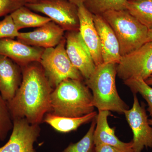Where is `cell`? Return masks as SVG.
<instances>
[{
	"instance_id": "31",
	"label": "cell",
	"mask_w": 152,
	"mask_h": 152,
	"mask_svg": "<svg viewBox=\"0 0 152 152\" xmlns=\"http://www.w3.org/2000/svg\"><path fill=\"white\" fill-rule=\"evenodd\" d=\"M151 118L150 119H148V122L150 126H152V116H151Z\"/></svg>"
},
{
	"instance_id": "30",
	"label": "cell",
	"mask_w": 152,
	"mask_h": 152,
	"mask_svg": "<svg viewBox=\"0 0 152 152\" xmlns=\"http://www.w3.org/2000/svg\"><path fill=\"white\" fill-rule=\"evenodd\" d=\"M26 3H27L34 2H36V1H37V0H26Z\"/></svg>"
},
{
	"instance_id": "23",
	"label": "cell",
	"mask_w": 152,
	"mask_h": 152,
	"mask_svg": "<svg viewBox=\"0 0 152 152\" xmlns=\"http://www.w3.org/2000/svg\"><path fill=\"white\" fill-rule=\"evenodd\" d=\"M13 121L7 101L0 94V140H5L9 132L12 129Z\"/></svg>"
},
{
	"instance_id": "18",
	"label": "cell",
	"mask_w": 152,
	"mask_h": 152,
	"mask_svg": "<svg viewBox=\"0 0 152 152\" xmlns=\"http://www.w3.org/2000/svg\"><path fill=\"white\" fill-rule=\"evenodd\" d=\"M18 30L38 28L51 21L47 16L35 13L25 6L20 7L10 14Z\"/></svg>"
},
{
	"instance_id": "24",
	"label": "cell",
	"mask_w": 152,
	"mask_h": 152,
	"mask_svg": "<svg viewBox=\"0 0 152 152\" xmlns=\"http://www.w3.org/2000/svg\"><path fill=\"white\" fill-rule=\"evenodd\" d=\"M20 33L10 15L0 20V39H14L18 37Z\"/></svg>"
},
{
	"instance_id": "8",
	"label": "cell",
	"mask_w": 152,
	"mask_h": 152,
	"mask_svg": "<svg viewBox=\"0 0 152 152\" xmlns=\"http://www.w3.org/2000/svg\"><path fill=\"white\" fill-rule=\"evenodd\" d=\"M124 114L132 131L133 151L142 152L145 148H152V128L149 124L145 104H140L136 94L132 107Z\"/></svg>"
},
{
	"instance_id": "19",
	"label": "cell",
	"mask_w": 152,
	"mask_h": 152,
	"mask_svg": "<svg viewBox=\"0 0 152 152\" xmlns=\"http://www.w3.org/2000/svg\"><path fill=\"white\" fill-rule=\"evenodd\" d=\"M126 10L148 29L152 28V0H128Z\"/></svg>"
},
{
	"instance_id": "20",
	"label": "cell",
	"mask_w": 152,
	"mask_h": 152,
	"mask_svg": "<svg viewBox=\"0 0 152 152\" xmlns=\"http://www.w3.org/2000/svg\"><path fill=\"white\" fill-rule=\"evenodd\" d=\"M128 0H84L83 4L93 15L102 16L110 11L126 10Z\"/></svg>"
},
{
	"instance_id": "6",
	"label": "cell",
	"mask_w": 152,
	"mask_h": 152,
	"mask_svg": "<svg viewBox=\"0 0 152 152\" xmlns=\"http://www.w3.org/2000/svg\"><path fill=\"white\" fill-rule=\"evenodd\" d=\"M25 6L45 15L64 31H79L78 7L68 0H37Z\"/></svg>"
},
{
	"instance_id": "1",
	"label": "cell",
	"mask_w": 152,
	"mask_h": 152,
	"mask_svg": "<svg viewBox=\"0 0 152 152\" xmlns=\"http://www.w3.org/2000/svg\"><path fill=\"white\" fill-rule=\"evenodd\" d=\"M22 80L15 95L7 102L12 120L24 118L31 124L39 125L51 112L52 88L39 62L21 67Z\"/></svg>"
},
{
	"instance_id": "3",
	"label": "cell",
	"mask_w": 152,
	"mask_h": 152,
	"mask_svg": "<svg viewBox=\"0 0 152 152\" xmlns=\"http://www.w3.org/2000/svg\"><path fill=\"white\" fill-rule=\"evenodd\" d=\"M117 64L103 63L97 66L86 83L92 92L93 104L99 111L124 114L129 107L117 91L115 79Z\"/></svg>"
},
{
	"instance_id": "2",
	"label": "cell",
	"mask_w": 152,
	"mask_h": 152,
	"mask_svg": "<svg viewBox=\"0 0 152 152\" xmlns=\"http://www.w3.org/2000/svg\"><path fill=\"white\" fill-rule=\"evenodd\" d=\"M52 114L78 118L94 110L92 94L83 80L67 79L53 90L51 96Z\"/></svg>"
},
{
	"instance_id": "26",
	"label": "cell",
	"mask_w": 152,
	"mask_h": 152,
	"mask_svg": "<svg viewBox=\"0 0 152 152\" xmlns=\"http://www.w3.org/2000/svg\"><path fill=\"white\" fill-rule=\"evenodd\" d=\"M96 152H125L112 146L102 145L96 147Z\"/></svg>"
},
{
	"instance_id": "17",
	"label": "cell",
	"mask_w": 152,
	"mask_h": 152,
	"mask_svg": "<svg viewBox=\"0 0 152 152\" xmlns=\"http://www.w3.org/2000/svg\"><path fill=\"white\" fill-rule=\"evenodd\" d=\"M97 116V113L95 111L78 118L60 116L50 113L45 115L43 121L56 131L65 133L76 130L81 125L92 121Z\"/></svg>"
},
{
	"instance_id": "28",
	"label": "cell",
	"mask_w": 152,
	"mask_h": 152,
	"mask_svg": "<svg viewBox=\"0 0 152 152\" xmlns=\"http://www.w3.org/2000/svg\"><path fill=\"white\" fill-rule=\"evenodd\" d=\"M150 42H152V28L148 31L146 43Z\"/></svg>"
},
{
	"instance_id": "15",
	"label": "cell",
	"mask_w": 152,
	"mask_h": 152,
	"mask_svg": "<svg viewBox=\"0 0 152 152\" xmlns=\"http://www.w3.org/2000/svg\"><path fill=\"white\" fill-rule=\"evenodd\" d=\"M22 80L21 67L7 57L0 56V94L5 100L14 97Z\"/></svg>"
},
{
	"instance_id": "12",
	"label": "cell",
	"mask_w": 152,
	"mask_h": 152,
	"mask_svg": "<svg viewBox=\"0 0 152 152\" xmlns=\"http://www.w3.org/2000/svg\"><path fill=\"white\" fill-rule=\"evenodd\" d=\"M45 49L31 46L14 39H0V56L7 57L21 67L39 62Z\"/></svg>"
},
{
	"instance_id": "27",
	"label": "cell",
	"mask_w": 152,
	"mask_h": 152,
	"mask_svg": "<svg viewBox=\"0 0 152 152\" xmlns=\"http://www.w3.org/2000/svg\"><path fill=\"white\" fill-rule=\"evenodd\" d=\"M68 1L78 7H80L82 4H83L84 1V0H68Z\"/></svg>"
},
{
	"instance_id": "5",
	"label": "cell",
	"mask_w": 152,
	"mask_h": 152,
	"mask_svg": "<svg viewBox=\"0 0 152 152\" xmlns=\"http://www.w3.org/2000/svg\"><path fill=\"white\" fill-rule=\"evenodd\" d=\"M64 37L56 46L45 49L39 63L53 88L67 79L83 80L81 74L72 64L66 48Z\"/></svg>"
},
{
	"instance_id": "14",
	"label": "cell",
	"mask_w": 152,
	"mask_h": 152,
	"mask_svg": "<svg viewBox=\"0 0 152 152\" xmlns=\"http://www.w3.org/2000/svg\"><path fill=\"white\" fill-rule=\"evenodd\" d=\"M94 23L100 40L104 63L120 62L119 43L113 30L103 17L93 15Z\"/></svg>"
},
{
	"instance_id": "22",
	"label": "cell",
	"mask_w": 152,
	"mask_h": 152,
	"mask_svg": "<svg viewBox=\"0 0 152 152\" xmlns=\"http://www.w3.org/2000/svg\"><path fill=\"white\" fill-rule=\"evenodd\" d=\"M124 82L134 94L139 93L146 101L148 105V111L150 115L152 116V88L140 78L129 79Z\"/></svg>"
},
{
	"instance_id": "9",
	"label": "cell",
	"mask_w": 152,
	"mask_h": 152,
	"mask_svg": "<svg viewBox=\"0 0 152 152\" xmlns=\"http://www.w3.org/2000/svg\"><path fill=\"white\" fill-rule=\"evenodd\" d=\"M12 131L7 142L0 152H37L34 144L40 136L39 125L31 124L25 119H14Z\"/></svg>"
},
{
	"instance_id": "25",
	"label": "cell",
	"mask_w": 152,
	"mask_h": 152,
	"mask_svg": "<svg viewBox=\"0 0 152 152\" xmlns=\"http://www.w3.org/2000/svg\"><path fill=\"white\" fill-rule=\"evenodd\" d=\"M26 3V0H0V18L10 15Z\"/></svg>"
},
{
	"instance_id": "16",
	"label": "cell",
	"mask_w": 152,
	"mask_h": 152,
	"mask_svg": "<svg viewBox=\"0 0 152 152\" xmlns=\"http://www.w3.org/2000/svg\"><path fill=\"white\" fill-rule=\"evenodd\" d=\"M110 115V111H99L94 135L96 147L102 145H109L125 152H134L132 141L128 143L121 141L115 134V128H111L109 126L107 119Z\"/></svg>"
},
{
	"instance_id": "13",
	"label": "cell",
	"mask_w": 152,
	"mask_h": 152,
	"mask_svg": "<svg viewBox=\"0 0 152 152\" xmlns=\"http://www.w3.org/2000/svg\"><path fill=\"white\" fill-rule=\"evenodd\" d=\"M79 31L91 55L96 66L103 64L99 37L94 23L93 15L82 4L78 7Z\"/></svg>"
},
{
	"instance_id": "7",
	"label": "cell",
	"mask_w": 152,
	"mask_h": 152,
	"mask_svg": "<svg viewBox=\"0 0 152 152\" xmlns=\"http://www.w3.org/2000/svg\"><path fill=\"white\" fill-rule=\"evenodd\" d=\"M117 73L124 81L148 79L152 74V42L145 43L136 50L121 57L117 64Z\"/></svg>"
},
{
	"instance_id": "10",
	"label": "cell",
	"mask_w": 152,
	"mask_h": 152,
	"mask_svg": "<svg viewBox=\"0 0 152 152\" xmlns=\"http://www.w3.org/2000/svg\"><path fill=\"white\" fill-rule=\"evenodd\" d=\"M66 48L71 62L83 78H89L96 66L79 31H68L66 35Z\"/></svg>"
},
{
	"instance_id": "29",
	"label": "cell",
	"mask_w": 152,
	"mask_h": 152,
	"mask_svg": "<svg viewBox=\"0 0 152 152\" xmlns=\"http://www.w3.org/2000/svg\"><path fill=\"white\" fill-rule=\"evenodd\" d=\"M147 84L151 86L152 85V74L151 76L145 81Z\"/></svg>"
},
{
	"instance_id": "4",
	"label": "cell",
	"mask_w": 152,
	"mask_h": 152,
	"mask_svg": "<svg viewBox=\"0 0 152 152\" xmlns=\"http://www.w3.org/2000/svg\"><path fill=\"white\" fill-rule=\"evenodd\" d=\"M102 16L116 36L121 56L129 54L145 43L148 29L126 10L110 11Z\"/></svg>"
},
{
	"instance_id": "11",
	"label": "cell",
	"mask_w": 152,
	"mask_h": 152,
	"mask_svg": "<svg viewBox=\"0 0 152 152\" xmlns=\"http://www.w3.org/2000/svg\"><path fill=\"white\" fill-rule=\"evenodd\" d=\"M64 30L50 21L32 31L20 32L17 40L23 43L44 49L56 46L64 37Z\"/></svg>"
},
{
	"instance_id": "21",
	"label": "cell",
	"mask_w": 152,
	"mask_h": 152,
	"mask_svg": "<svg viewBox=\"0 0 152 152\" xmlns=\"http://www.w3.org/2000/svg\"><path fill=\"white\" fill-rule=\"evenodd\" d=\"M96 117L92 120L88 131L81 140L75 143H71L61 152H96L94 137Z\"/></svg>"
}]
</instances>
